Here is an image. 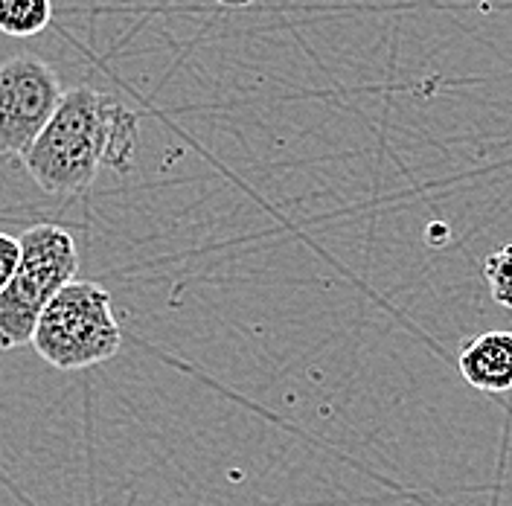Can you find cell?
Instances as JSON below:
<instances>
[{
  "label": "cell",
  "instance_id": "cell-8",
  "mask_svg": "<svg viewBox=\"0 0 512 506\" xmlns=\"http://www.w3.org/2000/svg\"><path fill=\"white\" fill-rule=\"evenodd\" d=\"M21 236H9V233H0V291L9 285V280L15 277L18 265H21Z\"/></svg>",
  "mask_w": 512,
  "mask_h": 506
},
{
  "label": "cell",
  "instance_id": "cell-1",
  "mask_svg": "<svg viewBox=\"0 0 512 506\" xmlns=\"http://www.w3.org/2000/svg\"><path fill=\"white\" fill-rule=\"evenodd\" d=\"M140 120L120 99L91 85L64 91L50 123L21 155L30 178L50 195H79L99 169L126 175L134 166Z\"/></svg>",
  "mask_w": 512,
  "mask_h": 506
},
{
  "label": "cell",
  "instance_id": "cell-4",
  "mask_svg": "<svg viewBox=\"0 0 512 506\" xmlns=\"http://www.w3.org/2000/svg\"><path fill=\"white\" fill-rule=\"evenodd\" d=\"M62 79L38 56L0 64V155L21 158L62 102Z\"/></svg>",
  "mask_w": 512,
  "mask_h": 506
},
{
  "label": "cell",
  "instance_id": "cell-7",
  "mask_svg": "<svg viewBox=\"0 0 512 506\" xmlns=\"http://www.w3.org/2000/svg\"><path fill=\"white\" fill-rule=\"evenodd\" d=\"M483 277L489 283L492 300L512 312V242L483 259Z\"/></svg>",
  "mask_w": 512,
  "mask_h": 506
},
{
  "label": "cell",
  "instance_id": "cell-5",
  "mask_svg": "<svg viewBox=\"0 0 512 506\" xmlns=\"http://www.w3.org/2000/svg\"><path fill=\"white\" fill-rule=\"evenodd\" d=\"M460 376L480 393L512 390V332L492 329L475 335L457 355Z\"/></svg>",
  "mask_w": 512,
  "mask_h": 506
},
{
  "label": "cell",
  "instance_id": "cell-3",
  "mask_svg": "<svg viewBox=\"0 0 512 506\" xmlns=\"http://www.w3.org/2000/svg\"><path fill=\"white\" fill-rule=\"evenodd\" d=\"M21 248V265L0 291V349L32 344L41 312L79 271L76 239L59 224H35L24 230Z\"/></svg>",
  "mask_w": 512,
  "mask_h": 506
},
{
  "label": "cell",
  "instance_id": "cell-2",
  "mask_svg": "<svg viewBox=\"0 0 512 506\" xmlns=\"http://www.w3.org/2000/svg\"><path fill=\"white\" fill-rule=\"evenodd\" d=\"M32 347L56 370H88L111 361L123 347L111 294L94 280H70L41 312Z\"/></svg>",
  "mask_w": 512,
  "mask_h": 506
},
{
  "label": "cell",
  "instance_id": "cell-9",
  "mask_svg": "<svg viewBox=\"0 0 512 506\" xmlns=\"http://www.w3.org/2000/svg\"><path fill=\"white\" fill-rule=\"evenodd\" d=\"M216 3H222V6H251L256 0H216Z\"/></svg>",
  "mask_w": 512,
  "mask_h": 506
},
{
  "label": "cell",
  "instance_id": "cell-6",
  "mask_svg": "<svg viewBox=\"0 0 512 506\" xmlns=\"http://www.w3.org/2000/svg\"><path fill=\"white\" fill-rule=\"evenodd\" d=\"M53 21V0H0V32L32 38Z\"/></svg>",
  "mask_w": 512,
  "mask_h": 506
}]
</instances>
